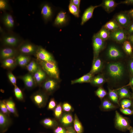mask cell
<instances>
[{
    "label": "cell",
    "instance_id": "46",
    "mask_svg": "<svg viewBox=\"0 0 133 133\" xmlns=\"http://www.w3.org/2000/svg\"><path fill=\"white\" fill-rule=\"evenodd\" d=\"M56 103L55 100L53 98H52L50 100L47 107L48 110H54L56 106Z\"/></svg>",
    "mask_w": 133,
    "mask_h": 133
},
{
    "label": "cell",
    "instance_id": "51",
    "mask_svg": "<svg viewBox=\"0 0 133 133\" xmlns=\"http://www.w3.org/2000/svg\"><path fill=\"white\" fill-rule=\"evenodd\" d=\"M71 2L78 8L80 10V6L81 0H71Z\"/></svg>",
    "mask_w": 133,
    "mask_h": 133
},
{
    "label": "cell",
    "instance_id": "2",
    "mask_svg": "<svg viewBox=\"0 0 133 133\" xmlns=\"http://www.w3.org/2000/svg\"><path fill=\"white\" fill-rule=\"evenodd\" d=\"M48 95L42 89H39L33 93L30 96V99L38 108H41L46 106Z\"/></svg>",
    "mask_w": 133,
    "mask_h": 133
},
{
    "label": "cell",
    "instance_id": "9",
    "mask_svg": "<svg viewBox=\"0 0 133 133\" xmlns=\"http://www.w3.org/2000/svg\"><path fill=\"white\" fill-rule=\"evenodd\" d=\"M0 53V61L8 58L16 57L19 53L18 50L8 47L1 49Z\"/></svg>",
    "mask_w": 133,
    "mask_h": 133
},
{
    "label": "cell",
    "instance_id": "41",
    "mask_svg": "<svg viewBox=\"0 0 133 133\" xmlns=\"http://www.w3.org/2000/svg\"><path fill=\"white\" fill-rule=\"evenodd\" d=\"M62 108L61 104L60 103L57 105L54 109V115L56 118H59L61 116L62 113Z\"/></svg>",
    "mask_w": 133,
    "mask_h": 133
},
{
    "label": "cell",
    "instance_id": "50",
    "mask_svg": "<svg viewBox=\"0 0 133 133\" xmlns=\"http://www.w3.org/2000/svg\"><path fill=\"white\" fill-rule=\"evenodd\" d=\"M7 6V3L6 1L3 0H0V9L1 10L5 9Z\"/></svg>",
    "mask_w": 133,
    "mask_h": 133
},
{
    "label": "cell",
    "instance_id": "35",
    "mask_svg": "<svg viewBox=\"0 0 133 133\" xmlns=\"http://www.w3.org/2000/svg\"><path fill=\"white\" fill-rule=\"evenodd\" d=\"M109 96L110 100L112 102L120 106L118 96L116 91L109 89Z\"/></svg>",
    "mask_w": 133,
    "mask_h": 133
},
{
    "label": "cell",
    "instance_id": "15",
    "mask_svg": "<svg viewBox=\"0 0 133 133\" xmlns=\"http://www.w3.org/2000/svg\"><path fill=\"white\" fill-rule=\"evenodd\" d=\"M1 66L8 71H11L17 66L16 57L8 58L0 61Z\"/></svg>",
    "mask_w": 133,
    "mask_h": 133
},
{
    "label": "cell",
    "instance_id": "33",
    "mask_svg": "<svg viewBox=\"0 0 133 133\" xmlns=\"http://www.w3.org/2000/svg\"><path fill=\"white\" fill-rule=\"evenodd\" d=\"M3 21L5 25L9 28L13 27L14 25V20L12 16L9 14H6L3 18Z\"/></svg>",
    "mask_w": 133,
    "mask_h": 133
},
{
    "label": "cell",
    "instance_id": "36",
    "mask_svg": "<svg viewBox=\"0 0 133 133\" xmlns=\"http://www.w3.org/2000/svg\"><path fill=\"white\" fill-rule=\"evenodd\" d=\"M14 87V93L16 98L19 101H24V98L22 90L17 85Z\"/></svg>",
    "mask_w": 133,
    "mask_h": 133
},
{
    "label": "cell",
    "instance_id": "59",
    "mask_svg": "<svg viewBox=\"0 0 133 133\" xmlns=\"http://www.w3.org/2000/svg\"><path fill=\"white\" fill-rule=\"evenodd\" d=\"M132 91H133L132 96L133 102H132V106H133V87L132 88Z\"/></svg>",
    "mask_w": 133,
    "mask_h": 133
},
{
    "label": "cell",
    "instance_id": "11",
    "mask_svg": "<svg viewBox=\"0 0 133 133\" xmlns=\"http://www.w3.org/2000/svg\"><path fill=\"white\" fill-rule=\"evenodd\" d=\"M110 38L117 42L123 43L127 40V36L124 29H121L111 32Z\"/></svg>",
    "mask_w": 133,
    "mask_h": 133
},
{
    "label": "cell",
    "instance_id": "5",
    "mask_svg": "<svg viewBox=\"0 0 133 133\" xmlns=\"http://www.w3.org/2000/svg\"><path fill=\"white\" fill-rule=\"evenodd\" d=\"M121 28H126L132 21L128 11H122L116 14L114 18Z\"/></svg>",
    "mask_w": 133,
    "mask_h": 133
},
{
    "label": "cell",
    "instance_id": "17",
    "mask_svg": "<svg viewBox=\"0 0 133 133\" xmlns=\"http://www.w3.org/2000/svg\"><path fill=\"white\" fill-rule=\"evenodd\" d=\"M100 6H101V4L97 5L94 6L91 5L87 8L85 11L82 17L81 25H83L91 18L92 17L95 9Z\"/></svg>",
    "mask_w": 133,
    "mask_h": 133
},
{
    "label": "cell",
    "instance_id": "13",
    "mask_svg": "<svg viewBox=\"0 0 133 133\" xmlns=\"http://www.w3.org/2000/svg\"><path fill=\"white\" fill-rule=\"evenodd\" d=\"M12 124L10 116L0 111V132L4 133L6 132Z\"/></svg>",
    "mask_w": 133,
    "mask_h": 133
},
{
    "label": "cell",
    "instance_id": "23",
    "mask_svg": "<svg viewBox=\"0 0 133 133\" xmlns=\"http://www.w3.org/2000/svg\"><path fill=\"white\" fill-rule=\"evenodd\" d=\"M103 26L111 32L123 29L121 27L114 18L107 22Z\"/></svg>",
    "mask_w": 133,
    "mask_h": 133
},
{
    "label": "cell",
    "instance_id": "27",
    "mask_svg": "<svg viewBox=\"0 0 133 133\" xmlns=\"http://www.w3.org/2000/svg\"><path fill=\"white\" fill-rule=\"evenodd\" d=\"M108 56L112 59H115L120 57L121 54L120 51L115 47L110 46L108 50Z\"/></svg>",
    "mask_w": 133,
    "mask_h": 133
},
{
    "label": "cell",
    "instance_id": "4",
    "mask_svg": "<svg viewBox=\"0 0 133 133\" xmlns=\"http://www.w3.org/2000/svg\"><path fill=\"white\" fill-rule=\"evenodd\" d=\"M58 80L48 77L42 84L40 87L48 95L52 94L58 86Z\"/></svg>",
    "mask_w": 133,
    "mask_h": 133
},
{
    "label": "cell",
    "instance_id": "44",
    "mask_svg": "<svg viewBox=\"0 0 133 133\" xmlns=\"http://www.w3.org/2000/svg\"><path fill=\"white\" fill-rule=\"evenodd\" d=\"M96 95L101 99H102L106 95V91L101 87L99 88L96 92Z\"/></svg>",
    "mask_w": 133,
    "mask_h": 133
},
{
    "label": "cell",
    "instance_id": "37",
    "mask_svg": "<svg viewBox=\"0 0 133 133\" xmlns=\"http://www.w3.org/2000/svg\"><path fill=\"white\" fill-rule=\"evenodd\" d=\"M68 10L69 12L75 17H78L79 16L80 10L70 0L68 6Z\"/></svg>",
    "mask_w": 133,
    "mask_h": 133
},
{
    "label": "cell",
    "instance_id": "14",
    "mask_svg": "<svg viewBox=\"0 0 133 133\" xmlns=\"http://www.w3.org/2000/svg\"><path fill=\"white\" fill-rule=\"evenodd\" d=\"M33 74L37 86L39 87L48 77L41 67Z\"/></svg>",
    "mask_w": 133,
    "mask_h": 133
},
{
    "label": "cell",
    "instance_id": "39",
    "mask_svg": "<svg viewBox=\"0 0 133 133\" xmlns=\"http://www.w3.org/2000/svg\"><path fill=\"white\" fill-rule=\"evenodd\" d=\"M0 111L3 114L10 116L11 114L9 111L6 107L5 100H0Z\"/></svg>",
    "mask_w": 133,
    "mask_h": 133
},
{
    "label": "cell",
    "instance_id": "22",
    "mask_svg": "<svg viewBox=\"0 0 133 133\" xmlns=\"http://www.w3.org/2000/svg\"><path fill=\"white\" fill-rule=\"evenodd\" d=\"M40 124L44 127L48 128L54 129L57 125L56 121L54 119L50 118H47L42 120Z\"/></svg>",
    "mask_w": 133,
    "mask_h": 133
},
{
    "label": "cell",
    "instance_id": "47",
    "mask_svg": "<svg viewBox=\"0 0 133 133\" xmlns=\"http://www.w3.org/2000/svg\"><path fill=\"white\" fill-rule=\"evenodd\" d=\"M62 108L63 110L66 112H69L72 110L71 106L67 102L63 104Z\"/></svg>",
    "mask_w": 133,
    "mask_h": 133
},
{
    "label": "cell",
    "instance_id": "55",
    "mask_svg": "<svg viewBox=\"0 0 133 133\" xmlns=\"http://www.w3.org/2000/svg\"><path fill=\"white\" fill-rule=\"evenodd\" d=\"M127 40L129 41L131 45H133V34L127 37Z\"/></svg>",
    "mask_w": 133,
    "mask_h": 133
},
{
    "label": "cell",
    "instance_id": "42",
    "mask_svg": "<svg viewBox=\"0 0 133 133\" xmlns=\"http://www.w3.org/2000/svg\"><path fill=\"white\" fill-rule=\"evenodd\" d=\"M120 105L121 108H129L132 105V101L129 99H124L121 101Z\"/></svg>",
    "mask_w": 133,
    "mask_h": 133
},
{
    "label": "cell",
    "instance_id": "16",
    "mask_svg": "<svg viewBox=\"0 0 133 133\" xmlns=\"http://www.w3.org/2000/svg\"><path fill=\"white\" fill-rule=\"evenodd\" d=\"M16 58L17 65L25 68H26L32 59L30 56L20 53H19Z\"/></svg>",
    "mask_w": 133,
    "mask_h": 133
},
{
    "label": "cell",
    "instance_id": "52",
    "mask_svg": "<svg viewBox=\"0 0 133 133\" xmlns=\"http://www.w3.org/2000/svg\"><path fill=\"white\" fill-rule=\"evenodd\" d=\"M119 3L120 4H123L133 5V0H126L121 1Z\"/></svg>",
    "mask_w": 133,
    "mask_h": 133
},
{
    "label": "cell",
    "instance_id": "53",
    "mask_svg": "<svg viewBox=\"0 0 133 133\" xmlns=\"http://www.w3.org/2000/svg\"><path fill=\"white\" fill-rule=\"evenodd\" d=\"M66 133H77L72 127H69L66 128Z\"/></svg>",
    "mask_w": 133,
    "mask_h": 133
},
{
    "label": "cell",
    "instance_id": "18",
    "mask_svg": "<svg viewBox=\"0 0 133 133\" xmlns=\"http://www.w3.org/2000/svg\"><path fill=\"white\" fill-rule=\"evenodd\" d=\"M119 3L116 2L113 0H103L101 4L105 11L108 13H110L114 10L115 8Z\"/></svg>",
    "mask_w": 133,
    "mask_h": 133
},
{
    "label": "cell",
    "instance_id": "7",
    "mask_svg": "<svg viewBox=\"0 0 133 133\" xmlns=\"http://www.w3.org/2000/svg\"><path fill=\"white\" fill-rule=\"evenodd\" d=\"M38 60L45 61L55 62L52 55L41 47H38L34 55Z\"/></svg>",
    "mask_w": 133,
    "mask_h": 133
},
{
    "label": "cell",
    "instance_id": "3",
    "mask_svg": "<svg viewBox=\"0 0 133 133\" xmlns=\"http://www.w3.org/2000/svg\"><path fill=\"white\" fill-rule=\"evenodd\" d=\"M115 126L116 129L123 132L129 130L131 127L128 118L123 116L117 111L115 112Z\"/></svg>",
    "mask_w": 133,
    "mask_h": 133
},
{
    "label": "cell",
    "instance_id": "58",
    "mask_svg": "<svg viewBox=\"0 0 133 133\" xmlns=\"http://www.w3.org/2000/svg\"><path fill=\"white\" fill-rule=\"evenodd\" d=\"M129 130L130 133H133V127L131 126Z\"/></svg>",
    "mask_w": 133,
    "mask_h": 133
},
{
    "label": "cell",
    "instance_id": "32",
    "mask_svg": "<svg viewBox=\"0 0 133 133\" xmlns=\"http://www.w3.org/2000/svg\"><path fill=\"white\" fill-rule=\"evenodd\" d=\"M117 94L119 100L125 98L129 99H131V98L129 91L125 87H123L119 89L118 91Z\"/></svg>",
    "mask_w": 133,
    "mask_h": 133
},
{
    "label": "cell",
    "instance_id": "8",
    "mask_svg": "<svg viewBox=\"0 0 133 133\" xmlns=\"http://www.w3.org/2000/svg\"><path fill=\"white\" fill-rule=\"evenodd\" d=\"M38 47L30 43L25 42L20 45L18 50L19 53L29 56L34 55Z\"/></svg>",
    "mask_w": 133,
    "mask_h": 133
},
{
    "label": "cell",
    "instance_id": "54",
    "mask_svg": "<svg viewBox=\"0 0 133 133\" xmlns=\"http://www.w3.org/2000/svg\"><path fill=\"white\" fill-rule=\"evenodd\" d=\"M130 17L132 20H133V9L128 11Z\"/></svg>",
    "mask_w": 133,
    "mask_h": 133
},
{
    "label": "cell",
    "instance_id": "45",
    "mask_svg": "<svg viewBox=\"0 0 133 133\" xmlns=\"http://www.w3.org/2000/svg\"><path fill=\"white\" fill-rule=\"evenodd\" d=\"M124 30L127 37L133 34V20H132L129 25Z\"/></svg>",
    "mask_w": 133,
    "mask_h": 133
},
{
    "label": "cell",
    "instance_id": "28",
    "mask_svg": "<svg viewBox=\"0 0 133 133\" xmlns=\"http://www.w3.org/2000/svg\"><path fill=\"white\" fill-rule=\"evenodd\" d=\"M73 119L72 115L70 114H64L61 117L60 122L64 126H68L71 125L73 122Z\"/></svg>",
    "mask_w": 133,
    "mask_h": 133
},
{
    "label": "cell",
    "instance_id": "60",
    "mask_svg": "<svg viewBox=\"0 0 133 133\" xmlns=\"http://www.w3.org/2000/svg\"></svg>",
    "mask_w": 133,
    "mask_h": 133
},
{
    "label": "cell",
    "instance_id": "49",
    "mask_svg": "<svg viewBox=\"0 0 133 133\" xmlns=\"http://www.w3.org/2000/svg\"><path fill=\"white\" fill-rule=\"evenodd\" d=\"M53 130L54 133H66V130L60 126L56 127Z\"/></svg>",
    "mask_w": 133,
    "mask_h": 133
},
{
    "label": "cell",
    "instance_id": "40",
    "mask_svg": "<svg viewBox=\"0 0 133 133\" xmlns=\"http://www.w3.org/2000/svg\"><path fill=\"white\" fill-rule=\"evenodd\" d=\"M104 81V79L102 77L98 76L93 78L90 82L93 84L98 85L102 84Z\"/></svg>",
    "mask_w": 133,
    "mask_h": 133
},
{
    "label": "cell",
    "instance_id": "20",
    "mask_svg": "<svg viewBox=\"0 0 133 133\" xmlns=\"http://www.w3.org/2000/svg\"><path fill=\"white\" fill-rule=\"evenodd\" d=\"M3 43L7 47L14 48L18 45L19 40L15 36L9 35L6 36L4 38Z\"/></svg>",
    "mask_w": 133,
    "mask_h": 133
},
{
    "label": "cell",
    "instance_id": "31",
    "mask_svg": "<svg viewBox=\"0 0 133 133\" xmlns=\"http://www.w3.org/2000/svg\"><path fill=\"white\" fill-rule=\"evenodd\" d=\"M51 7L47 4H45L43 6L41 10V14L46 19L49 18L52 14Z\"/></svg>",
    "mask_w": 133,
    "mask_h": 133
},
{
    "label": "cell",
    "instance_id": "30",
    "mask_svg": "<svg viewBox=\"0 0 133 133\" xmlns=\"http://www.w3.org/2000/svg\"><path fill=\"white\" fill-rule=\"evenodd\" d=\"M101 66V62L100 59L97 58L94 59L90 72L92 74L96 73L100 70Z\"/></svg>",
    "mask_w": 133,
    "mask_h": 133
},
{
    "label": "cell",
    "instance_id": "1",
    "mask_svg": "<svg viewBox=\"0 0 133 133\" xmlns=\"http://www.w3.org/2000/svg\"><path fill=\"white\" fill-rule=\"evenodd\" d=\"M37 60L42 69L49 77L58 80L59 72L56 62L45 61Z\"/></svg>",
    "mask_w": 133,
    "mask_h": 133
},
{
    "label": "cell",
    "instance_id": "24",
    "mask_svg": "<svg viewBox=\"0 0 133 133\" xmlns=\"http://www.w3.org/2000/svg\"><path fill=\"white\" fill-rule=\"evenodd\" d=\"M67 21L66 12L62 11L57 15L54 21V24L57 25H62L65 24Z\"/></svg>",
    "mask_w": 133,
    "mask_h": 133
},
{
    "label": "cell",
    "instance_id": "25",
    "mask_svg": "<svg viewBox=\"0 0 133 133\" xmlns=\"http://www.w3.org/2000/svg\"><path fill=\"white\" fill-rule=\"evenodd\" d=\"M100 108L102 110L107 111L114 110L117 107L110 101L105 99L102 101Z\"/></svg>",
    "mask_w": 133,
    "mask_h": 133
},
{
    "label": "cell",
    "instance_id": "21",
    "mask_svg": "<svg viewBox=\"0 0 133 133\" xmlns=\"http://www.w3.org/2000/svg\"><path fill=\"white\" fill-rule=\"evenodd\" d=\"M41 67L36 59H32L26 67L29 72L33 74Z\"/></svg>",
    "mask_w": 133,
    "mask_h": 133
},
{
    "label": "cell",
    "instance_id": "26",
    "mask_svg": "<svg viewBox=\"0 0 133 133\" xmlns=\"http://www.w3.org/2000/svg\"><path fill=\"white\" fill-rule=\"evenodd\" d=\"M93 77V74L90 72L78 79L72 81L71 84L90 82Z\"/></svg>",
    "mask_w": 133,
    "mask_h": 133
},
{
    "label": "cell",
    "instance_id": "6",
    "mask_svg": "<svg viewBox=\"0 0 133 133\" xmlns=\"http://www.w3.org/2000/svg\"><path fill=\"white\" fill-rule=\"evenodd\" d=\"M108 70L110 75L115 79L120 78L123 74L122 66L119 63H113L110 64L108 66Z\"/></svg>",
    "mask_w": 133,
    "mask_h": 133
},
{
    "label": "cell",
    "instance_id": "57",
    "mask_svg": "<svg viewBox=\"0 0 133 133\" xmlns=\"http://www.w3.org/2000/svg\"><path fill=\"white\" fill-rule=\"evenodd\" d=\"M133 86V77L130 82L126 86Z\"/></svg>",
    "mask_w": 133,
    "mask_h": 133
},
{
    "label": "cell",
    "instance_id": "19",
    "mask_svg": "<svg viewBox=\"0 0 133 133\" xmlns=\"http://www.w3.org/2000/svg\"><path fill=\"white\" fill-rule=\"evenodd\" d=\"M4 100L7 108L10 113L16 117H18L19 115L15 103L12 98L10 97L8 99Z\"/></svg>",
    "mask_w": 133,
    "mask_h": 133
},
{
    "label": "cell",
    "instance_id": "12",
    "mask_svg": "<svg viewBox=\"0 0 133 133\" xmlns=\"http://www.w3.org/2000/svg\"><path fill=\"white\" fill-rule=\"evenodd\" d=\"M104 41L98 37L96 34L93 36L92 43L94 59L97 58L100 52L103 48Z\"/></svg>",
    "mask_w": 133,
    "mask_h": 133
},
{
    "label": "cell",
    "instance_id": "43",
    "mask_svg": "<svg viewBox=\"0 0 133 133\" xmlns=\"http://www.w3.org/2000/svg\"><path fill=\"white\" fill-rule=\"evenodd\" d=\"M7 77L11 83L14 86L17 85V79L11 71H8L7 73Z\"/></svg>",
    "mask_w": 133,
    "mask_h": 133
},
{
    "label": "cell",
    "instance_id": "56",
    "mask_svg": "<svg viewBox=\"0 0 133 133\" xmlns=\"http://www.w3.org/2000/svg\"><path fill=\"white\" fill-rule=\"evenodd\" d=\"M130 67L131 70L133 74V60L132 61L130 64Z\"/></svg>",
    "mask_w": 133,
    "mask_h": 133
},
{
    "label": "cell",
    "instance_id": "29",
    "mask_svg": "<svg viewBox=\"0 0 133 133\" xmlns=\"http://www.w3.org/2000/svg\"><path fill=\"white\" fill-rule=\"evenodd\" d=\"M110 31L102 26L100 31L96 34L100 38L105 41L110 38Z\"/></svg>",
    "mask_w": 133,
    "mask_h": 133
},
{
    "label": "cell",
    "instance_id": "48",
    "mask_svg": "<svg viewBox=\"0 0 133 133\" xmlns=\"http://www.w3.org/2000/svg\"><path fill=\"white\" fill-rule=\"evenodd\" d=\"M120 111L123 114L128 115L133 114V110L129 108H121L120 109Z\"/></svg>",
    "mask_w": 133,
    "mask_h": 133
},
{
    "label": "cell",
    "instance_id": "34",
    "mask_svg": "<svg viewBox=\"0 0 133 133\" xmlns=\"http://www.w3.org/2000/svg\"><path fill=\"white\" fill-rule=\"evenodd\" d=\"M74 129L77 133H82L83 128L77 116L75 114L74 120Z\"/></svg>",
    "mask_w": 133,
    "mask_h": 133
},
{
    "label": "cell",
    "instance_id": "10",
    "mask_svg": "<svg viewBox=\"0 0 133 133\" xmlns=\"http://www.w3.org/2000/svg\"><path fill=\"white\" fill-rule=\"evenodd\" d=\"M18 78L22 81L25 87L28 90H31L37 86L33 75L28 72L26 74L18 76Z\"/></svg>",
    "mask_w": 133,
    "mask_h": 133
},
{
    "label": "cell",
    "instance_id": "38",
    "mask_svg": "<svg viewBox=\"0 0 133 133\" xmlns=\"http://www.w3.org/2000/svg\"><path fill=\"white\" fill-rule=\"evenodd\" d=\"M123 48L126 52L129 55H131L132 53L133 48L130 42L127 40L123 43Z\"/></svg>",
    "mask_w": 133,
    "mask_h": 133
}]
</instances>
